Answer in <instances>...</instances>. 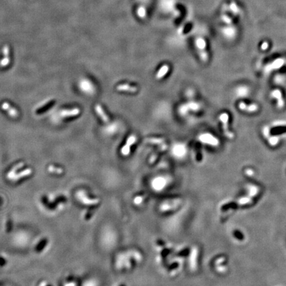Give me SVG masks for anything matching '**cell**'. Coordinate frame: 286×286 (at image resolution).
<instances>
[{"mask_svg":"<svg viewBox=\"0 0 286 286\" xmlns=\"http://www.w3.org/2000/svg\"><path fill=\"white\" fill-rule=\"evenodd\" d=\"M1 107L4 110L6 111L7 113H8L10 116L12 117H17L18 116L17 110H16V109L14 108L13 107L10 105L8 103L4 102V103H2Z\"/></svg>","mask_w":286,"mask_h":286,"instance_id":"6","label":"cell"},{"mask_svg":"<svg viewBox=\"0 0 286 286\" xmlns=\"http://www.w3.org/2000/svg\"><path fill=\"white\" fill-rule=\"evenodd\" d=\"M48 170L51 173H55V174H62V172H63V170H62V168H56V167H55V166H49Z\"/></svg>","mask_w":286,"mask_h":286,"instance_id":"18","label":"cell"},{"mask_svg":"<svg viewBox=\"0 0 286 286\" xmlns=\"http://www.w3.org/2000/svg\"><path fill=\"white\" fill-rule=\"evenodd\" d=\"M23 166H24V162H20L18 164H16L15 166H14L11 170L9 171L8 174H7V178L9 179V180H12V178H14L15 174H16V171L19 170V169L21 168Z\"/></svg>","mask_w":286,"mask_h":286,"instance_id":"14","label":"cell"},{"mask_svg":"<svg viewBox=\"0 0 286 286\" xmlns=\"http://www.w3.org/2000/svg\"><path fill=\"white\" fill-rule=\"evenodd\" d=\"M230 9L231 10V11L233 12V14L235 15H238L240 13V9L238 7L237 4H236L235 2L232 1L230 4Z\"/></svg>","mask_w":286,"mask_h":286,"instance_id":"16","label":"cell"},{"mask_svg":"<svg viewBox=\"0 0 286 286\" xmlns=\"http://www.w3.org/2000/svg\"><path fill=\"white\" fill-rule=\"evenodd\" d=\"M3 53L4 55V58L0 61V66L1 67H6L9 64L10 58H9V49L7 46H5L3 48Z\"/></svg>","mask_w":286,"mask_h":286,"instance_id":"9","label":"cell"},{"mask_svg":"<svg viewBox=\"0 0 286 286\" xmlns=\"http://www.w3.org/2000/svg\"><path fill=\"white\" fill-rule=\"evenodd\" d=\"M199 140L204 144H207L211 146L217 147L219 144V141L216 137L208 133L202 134L199 137Z\"/></svg>","mask_w":286,"mask_h":286,"instance_id":"3","label":"cell"},{"mask_svg":"<svg viewBox=\"0 0 286 286\" xmlns=\"http://www.w3.org/2000/svg\"><path fill=\"white\" fill-rule=\"evenodd\" d=\"M65 286H75V284L74 283H69L65 285Z\"/></svg>","mask_w":286,"mask_h":286,"instance_id":"23","label":"cell"},{"mask_svg":"<svg viewBox=\"0 0 286 286\" xmlns=\"http://www.w3.org/2000/svg\"><path fill=\"white\" fill-rule=\"evenodd\" d=\"M283 63H284V60L283 58H278L277 60H275L273 63H272L271 66L274 68H280V66H282L283 64Z\"/></svg>","mask_w":286,"mask_h":286,"instance_id":"17","label":"cell"},{"mask_svg":"<svg viewBox=\"0 0 286 286\" xmlns=\"http://www.w3.org/2000/svg\"><path fill=\"white\" fill-rule=\"evenodd\" d=\"M268 48V42H264L262 43V45H261V49L263 51L266 50V49Z\"/></svg>","mask_w":286,"mask_h":286,"instance_id":"22","label":"cell"},{"mask_svg":"<svg viewBox=\"0 0 286 286\" xmlns=\"http://www.w3.org/2000/svg\"><path fill=\"white\" fill-rule=\"evenodd\" d=\"M169 71V66L168 65H164L162 67L160 68V70H158L157 75H156V78L158 80L162 79V78L166 76V74L168 73Z\"/></svg>","mask_w":286,"mask_h":286,"instance_id":"15","label":"cell"},{"mask_svg":"<svg viewBox=\"0 0 286 286\" xmlns=\"http://www.w3.org/2000/svg\"><path fill=\"white\" fill-rule=\"evenodd\" d=\"M238 107L240 110L246 111V112H255L258 110V107L256 104H251V105H246L245 103L240 102L238 105Z\"/></svg>","mask_w":286,"mask_h":286,"instance_id":"8","label":"cell"},{"mask_svg":"<svg viewBox=\"0 0 286 286\" xmlns=\"http://www.w3.org/2000/svg\"><path fill=\"white\" fill-rule=\"evenodd\" d=\"M77 196H78V197L79 200H80L81 202H82L84 204L90 205H94V204H96L98 203V199H92L89 198V197H88L86 195H85V192L83 191H79L78 193L77 194Z\"/></svg>","mask_w":286,"mask_h":286,"instance_id":"5","label":"cell"},{"mask_svg":"<svg viewBox=\"0 0 286 286\" xmlns=\"http://www.w3.org/2000/svg\"><path fill=\"white\" fill-rule=\"evenodd\" d=\"M196 45L199 51V54L201 60L203 62H207L209 58L207 52L205 50L206 42L203 38H198L196 41Z\"/></svg>","mask_w":286,"mask_h":286,"instance_id":"1","label":"cell"},{"mask_svg":"<svg viewBox=\"0 0 286 286\" xmlns=\"http://www.w3.org/2000/svg\"><path fill=\"white\" fill-rule=\"evenodd\" d=\"M222 20L227 25H231L233 23L232 19L227 15H223L222 16Z\"/></svg>","mask_w":286,"mask_h":286,"instance_id":"20","label":"cell"},{"mask_svg":"<svg viewBox=\"0 0 286 286\" xmlns=\"http://www.w3.org/2000/svg\"><path fill=\"white\" fill-rule=\"evenodd\" d=\"M228 118H229V117H228V115L227 113H221L219 115V119L221 121L223 125V131H224V134L228 139H232L235 137V135H234L232 132H231L228 130Z\"/></svg>","mask_w":286,"mask_h":286,"instance_id":"2","label":"cell"},{"mask_svg":"<svg viewBox=\"0 0 286 286\" xmlns=\"http://www.w3.org/2000/svg\"><path fill=\"white\" fill-rule=\"evenodd\" d=\"M146 14L147 11L145 10L144 7H140L139 9H137V15L140 18H142V19H144L146 17Z\"/></svg>","mask_w":286,"mask_h":286,"instance_id":"19","label":"cell"},{"mask_svg":"<svg viewBox=\"0 0 286 286\" xmlns=\"http://www.w3.org/2000/svg\"><path fill=\"white\" fill-rule=\"evenodd\" d=\"M117 90L118 91H120V92H131V93L137 92L138 90L136 86H133V85H131L127 84L119 85L117 87Z\"/></svg>","mask_w":286,"mask_h":286,"instance_id":"10","label":"cell"},{"mask_svg":"<svg viewBox=\"0 0 286 286\" xmlns=\"http://www.w3.org/2000/svg\"><path fill=\"white\" fill-rule=\"evenodd\" d=\"M32 172H33V170H31V168H27V169H26V170L22 171L21 172H19V174H15V176L12 178V180L13 181H17L18 180H19V179H21V178L29 176L31 174H32Z\"/></svg>","mask_w":286,"mask_h":286,"instance_id":"13","label":"cell"},{"mask_svg":"<svg viewBox=\"0 0 286 286\" xmlns=\"http://www.w3.org/2000/svg\"><path fill=\"white\" fill-rule=\"evenodd\" d=\"M136 140H137L136 136H134V135H131V136H130L127 140L125 145H124L123 148L121 149V154L123 156L129 155L130 151H131V147L135 142H136Z\"/></svg>","mask_w":286,"mask_h":286,"instance_id":"4","label":"cell"},{"mask_svg":"<svg viewBox=\"0 0 286 286\" xmlns=\"http://www.w3.org/2000/svg\"><path fill=\"white\" fill-rule=\"evenodd\" d=\"M80 110L78 108H73L71 110H62L60 113V115L63 117H68L76 116L80 114Z\"/></svg>","mask_w":286,"mask_h":286,"instance_id":"7","label":"cell"},{"mask_svg":"<svg viewBox=\"0 0 286 286\" xmlns=\"http://www.w3.org/2000/svg\"><path fill=\"white\" fill-rule=\"evenodd\" d=\"M95 110L96 113H97V115L100 117V118L102 119L104 122H108L109 121V117L108 116L106 115V113H105V111L103 110L102 107H101L100 104H97L95 106Z\"/></svg>","mask_w":286,"mask_h":286,"instance_id":"12","label":"cell"},{"mask_svg":"<svg viewBox=\"0 0 286 286\" xmlns=\"http://www.w3.org/2000/svg\"><path fill=\"white\" fill-rule=\"evenodd\" d=\"M164 139H150L149 140V142L153 144H161L164 142Z\"/></svg>","mask_w":286,"mask_h":286,"instance_id":"21","label":"cell"},{"mask_svg":"<svg viewBox=\"0 0 286 286\" xmlns=\"http://www.w3.org/2000/svg\"><path fill=\"white\" fill-rule=\"evenodd\" d=\"M272 96L275 99H277V105L279 108H282L284 105V101L282 98V95L279 90H274L272 92Z\"/></svg>","mask_w":286,"mask_h":286,"instance_id":"11","label":"cell"}]
</instances>
